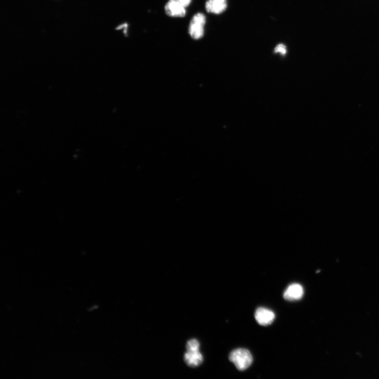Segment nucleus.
I'll return each instance as SVG.
<instances>
[{
    "instance_id": "nucleus-1",
    "label": "nucleus",
    "mask_w": 379,
    "mask_h": 379,
    "mask_svg": "<svg viewBox=\"0 0 379 379\" xmlns=\"http://www.w3.org/2000/svg\"><path fill=\"white\" fill-rule=\"evenodd\" d=\"M229 360L239 371H244L250 366L253 357L249 351L245 349H238L232 351L229 355Z\"/></svg>"
},
{
    "instance_id": "nucleus-2",
    "label": "nucleus",
    "mask_w": 379,
    "mask_h": 379,
    "mask_svg": "<svg viewBox=\"0 0 379 379\" xmlns=\"http://www.w3.org/2000/svg\"><path fill=\"white\" fill-rule=\"evenodd\" d=\"M206 17L202 13L196 14L191 20L188 26V32L190 36L195 40L204 37Z\"/></svg>"
},
{
    "instance_id": "nucleus-3",
    "label": "nucleus",
    "mask_w": 379,
    "mask_h": 379,
    "mask_svg": "<svg viewBox=\"0 0 379 379\" xmlns=\"http://www.w3.org/2000/svg\"><path fill=\"white\" fill-rule=\"evenodd\" d=\"M164 9L165 14L170 17L183 18L186 15V8L178 0H169Z\"/></svg>"
},
{
    "instance_id": "nucleus-4",
    "label": "nucleus",
    "mask_w": 379,
    "mask_h": 379,
    "mask_svg": "<svg viewBox=\"0 0 379 379\" xmlns=\"http://www.w3.org/2000/svg\"><path fill=\"white\" fill-rule=\"evenodd\" d=\"M257 322L261 326H267L273 323L275 314L273 311L265 307H259L255 313Z\"/></svg>"
},
{
    "instance_id": "nucleus-5",
    "label": "nucleus",
    "mask_w": 379,
    "mask_h": 379,
    "mask_svg": "<svg viewBox=\"0 0 379 379\" xmlns=\"http://www.w3.org/2000/svg\"><path fill=\"white\" fill-rule=\"evenodd\" d=\"M303 294V288L300 284L293 283L284 291L283 298L289 301H297L302 299Z\"/></svg>"
},
{
    "instance_id": "nucleus-6",
    "label": "nucleus",
    "mask_w": 379,
    "mask_h": 379,
    "mask_svg": "<svg viewBox=\"0 0 379 379\" xmlns=\"http://www.w3.org/2000/svg\"><path fill=\"white\" fill-rule=\"evenodd\" d=\"M227 6V0H208L206 10L209 13L219 15L226 11Z\"/></svg>"
},
{
    "instance_id": "nucleus-7",
    "label": "nucleus",
    "mask_w": 379,
    "mask_h": 379,
    "mask_svg": "<svg viewBox=\"0 0 379 379\" xmlns=\"http://www.w3.org/2000/svg\"><path fill=\"white\" fill-rule=\"evenodd\" d=\"M184 359L186 364L191 367L198 366L202 364L204 361L203 355L200 351H187L184 354Z\"/></svg>"
},
{
    "instance_id": "nucleus-8",
    "label": "nucleus",
    "mask_w": 379,
    "mask_h": 379,
    "mask_svg": "<svg viewBox=\"0 0 379 379\" xmlns=\"http://www.w3.org/2000/svg\"><path fill=\"white\" fill-rule=\"evenodd\" d=\"M200 346V343L198 340L192 339L188 341L186 348L187 351L188 352L199 351Z\"/></svg>"
},
{
    "instance_id": "nucleus-9",
    "label": "nucleus",
    "mask_w": 379,
    "mask_h": 379,
    "mask_svg": "<svg viewBox=\"0 0 379 379\" xmlns=\"http://www.w3.org/2000/svg\"><path fill=\"white\" fill-rule=\"evenodd\" d=\"M275 52L280 53L283 55H286L287 53L286 46L283 44L278 45L275 49Z\"/></svg>"
},
{
    "instance_id": "nucleus-10",
    "label": "nucleus",
    "mask_w": 379,
    "mask_h": 379,
    "mask_svg": "<svg viewBox=\"0 0 379 379\" xmlns=\"http://www.w3.org/2000/svg\"><path fill=\"white\" fill-rule=\"evenodd\" d=\"M178 1L186 8L191 5L192 0H178Z\"/></svg>"
}]
</instances>
